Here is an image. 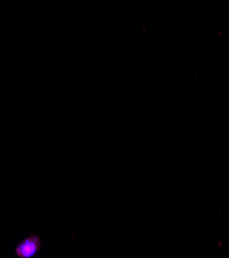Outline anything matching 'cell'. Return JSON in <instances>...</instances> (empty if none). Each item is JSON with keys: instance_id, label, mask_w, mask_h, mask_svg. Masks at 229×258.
<instances>
[{"instance_id": "cell-1", "label": "cell", "mask_w": 229, "mask_h": 258, "mask_svg": "<svg viewBox=\"0 0 229 258\" xmlns=\"http://www.w3.org/2000/svg\"><path fill=\"white\" fill-rule=\"evenodd\" d=\"M41 248V241L35 234H31L21 241L16 247L18 258H33Z\"/></svg>"}]
</instances>
